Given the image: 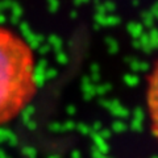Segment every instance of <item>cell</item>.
Instances as JSON below:
<instances>
[{"label":"cell","instance_id":"1","mask_svg":"<svg viewBox=\"0 0 158 158\" xmlns=\"http://www.w3.org/2000/svg\"><path fill=\"white\" fill-rule=\"evenodd\" d=\"M37 92V62L32 46L0 25V127L16 118Z\"/></svg>","mask_w":158,"mask_h":158},{"label":"cell","instance_id":"2","mask_svg":"<svg viewBox=\"0 0 158 158\" xmlns=\"http://www.w3.org/2000/svg\"><path fill=\"white\" fill-rule=\"evenodd\" d=\"M146 110L150 121V129L158 141V58L148 75Z\"/></svg>","mask_w":158,"mask_h":158}]
</instances>
